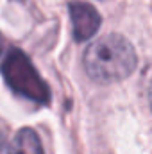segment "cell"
I'll return each instance as SVG.
<instances>
[{
	"mask_svg": "<svg viewBox=\"0 0 152 154\" xmlns=\"http://www.w3.org/2000/svg\"><path fill=\"white\" fill-rule=\"evenodd\" d=\"M138 65L134 47L120 34L95 39L84 50L86 74L97 82H116L129 77Z\"/></svg>",
	"mask_w": 152,
	"mask_h": 154,
	"instance_id": "obj_1",
	"label": "cell"
},
{
	"mask_svg": "<svg viewBox=\"0 0 152 154\" xmlns=\"http://www.w3.org/2000/svg\"><path fill=\"white\" fill-rule=\"evenodd\" d=\"M2 75L14 93L36 104H48L50 90L38 74V70L34 68V65L31 63V59L22 50L18 48L9 50V54L2 63Z\"/></svg>",
	"mask_w": 152,
	"mask_h": 154,
	"instance_id": "obj_2",
	"label": "cell"
},
{
	"mask_svg": "<svg viewBox=\"0 0 152 154\" xmlns=\"http://www.w3.org/2000/svg\"><path fill=\"white\" fill-rule=\"evenodd\" d=\"M68 9L74 27V38L77 41H86L93 38L102 22L99 11L88 2H70Z\"/></svg>",
	"mask_w": 152,
	"mask_h": 154,
	"instance_id": "obj_3",
	"label": "cell"
},
{
	"mask_svg": "<svg viewBox=\"0 0 152 154\" xmlns=\"http://www.w3.org/2000/svg\"><path fill=\"white\" fill-rule=\"evenodd\" d=\"M7 154H45V152H43V145L39 142V136L34 133V129L23 127L14 134Z\"/></svg>",
	"mask_w": 152,
	"mask_h": 154,
	"instance_id": "obj_4",
	"label": "cell"
},
{
	"mask_svg": "<svg viewBox=\"0 0 152 154\" xmlns=\"http://www.w3.org/2000/svg\"><path fill=\"white\" fill-rule=\"evenodd\" d=\"M4 145H5V136L0 133V154H2V151H4Z\"/></svg>",
	"mask_w": 152,
	"mask_h": 154,
	"instance_id": "obj_5",
	"label": "cell"
},
{
	"mask_svg": "<svg viewBox=\"0 0 152 154\" xmlns=\"http://www.w3.org/2000/svg\"><path fill=\"white\" fill-rule=\"evenodd\" d=\"M2 50H4V38H2V34H0V54H2Z\"/></svg>",
	"mask_w": 152,
	"mask_h": 154,
	"instance_id": "obj_6",
	"label": "cell"
},
{
	"mask_svg": "<svg viewBox=\"0 0 152 154\" xmlns=\"http://www.w3.org/2000/svg\"><path fill=\"white\" fill-rule=\"evenodd\" d=\"M149 99H150V106H152V82H150V88H149Z\"/></svg>",
	"mask_w": 152,
	"mask_h": 154,
	"instance_id": "obj_7",
	"label": "cell"
}]
</instances>
